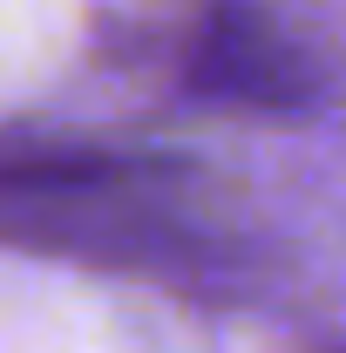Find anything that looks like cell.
<instances>
[{
	"instance_id": "obj_1",
	"label": "cell",
	"mask_w": 346,
	"mask_h": 353,
	"mask_svg": "<svg viewBox=\"0 0 346 353\" xmlns=\"http://www.w3.org/2000/svg\"><path fill=\"white\" fill-rule=\"evenodd\" d=\"M183 75L197 95L245 102V109H292L312 95V61L278 34V21L258 7H211L190 34Z\"/></svg>"
}]
</instances>
